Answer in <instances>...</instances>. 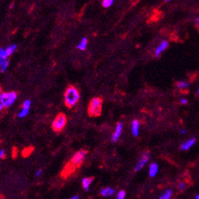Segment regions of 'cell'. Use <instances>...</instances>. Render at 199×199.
Here are the masks:
<instances>
[{
    "label": "cell",
    "instance_id": "7402d4cb",
    "mask_svg": "<svg viewBox=\"0 0 199 199\" xmlns=\"http://www.w3.org/2000/svg\"><path fill=\"white\" fill-rule=\"evenodd\" d=\"M176 86H178V88H180V89H183V88H187V86H189V84L186 83V82L180 81V82H178L176 83Z\"/></svg>",
    "mask_w": 199,
    "mask_h": 199
},
{
    "label": "cell",
    "instance_id": "d6a6232c",
    "mask_svg": "<svg viewBox=\"0 0 199 199\" xmlns=\"http://www.w3.org/2000/svg\"><path fill=\"white\" fill-rule=\"evenodd\" d=\"M1 95H2V88L0 86V97H1Z\"/></svg>",
    "mask_w": 199,
    "mask_h": 199
},
{
    "label": "cell",
    "instance_id": "f1b7e54d",
    "mask_svg": "<svg viewBox=\"0 0 199 199\" xmlns=\"http://www.w3.org/2000/svg\"><path fill=\"white\" fill-rule=\"evenodd\" d=\"M196 21V26L199 29V18H197L196 21Z\"/></svg>",
    "mask_w": 199,
    "mask_h": 199
},
{
    "label": "cell",
    "instance_id": "5bb4252c",
    "mask_svg": "<svg viewBox=\"0 0 199 199\" xmlns=\"http://www.w3.org/2000/svg\"><path fill=\"white\" fill-rule=\"evenodd\" d=\"M158 171H159V167H158V165L155 163H152V164H150L149 166V176L150 177H155V176L157 175Z\"/></svg>",
    "mask_w": 199,
    "mask_h": 199
},
{
    "label": "cell",
    "instance_id": "d4e9b609",
    "mask_svg": "<svg viewBox=\"0 0 199 199\" xmlns=\"http://www.w3.org/2000/svg\"><path fill=\"white\" fill-rule=\"evenodd\" d=\"M6 152H5V151H4V150H1V151H0V159H1V160H4V159H6Z\"/></svg>",
    "mask_w": 199,
    "mask_h": 199
},
{
    "label": "cell",
    "instance_id": "6da1fadb",
    "mask_svg": "<svg viewBox=\"0 0 199 199\" xmlns=\"http://www.w3.org/2000/svg\"><path fill=\"white\" fill-rule=\"evenodd\" d=\"M79 99V93L75 86H69L64 93V102L68 108H72L77 104Z\"/></svg>",
    "mask_w": 199,
    "mask_h": 199
},
{
    "label": "cell",
    "instance_id": "44dd1931",
    "mask_svg": "<svg viewBox=\"0 0 199 199\" xmlns=\"http://www.w3.org/2000/svg\"><path fill=\"white\" fill-rule=\"evenodd\" d=\"M33 148H32V147H30V148H26V149H25L23 150V152H22V155H23L24 157H27V156H29L32 152H33Z\"/></svg>",
    "mask_w": 199,
    "mask_h": 199
},
{
    "label": "cell",
    "instance_id": "7a4b0ae2",
    "mask_svg": "<svg viewBox=\"0 0 199 199\" xmlns=\"http://www.w3.org/2000/svg\"><path fill=\"white\" fill-rule=\"evenodd\" d=\"M102 99L100 98H94L90 102L88 106V114L90 117H99L102 110Z\"/></svg>",
    "mask_w": 199,
    "mask_h": 199
},
{
    "label": "cell",
    "instance_id": "52a82bcc",
    "mask_svg": "<svg viewBox=\"0 0 199 199\" xmlns=\"http://www.w3.org/2000/svg\"><path fill=\"white\" fill-rule=\"evenodd\" d=\"M149 157H150V155H149V152H144L141 155V157L140 158V160L137 163V166H136V168L135 170L138 171H140V169H142L145 166V164L148 163V161L149 160Z\"/></svg>",
    "mask_w": 199,
    "mask_h": 199
},
{
    "label": "cell",
    "instance_id": "ba28073f",
    "mask_svg": "<svg viewBox=\"0 0 199 199\" xmlns=\"http://www.w3.org/2000/svg\"><path fill=\"white\" fill-rule=\"evenodd\" d=\"M75 171H76V170L75 169L74 167L71 166L69 163H68V164L65 165V167H64V169L62 170L60 176H61V177H62L63 178H68L69 176H71L72 173H74Z\"/></svg>",
    "mask_w": 199,
    "mask_h": 199
},
{
    "label": "cell",
    "instance_id": "836d02e7",
    "mask_svg": "<svg viewBox=\"0 0 199 199\" xmlns=\"http://www.w3.org/2000/svg\"><path fill=\"white\" fill-rule=\"evenodd\" d=\"M181 133H182L184 134V133H186V131H185V130H182V131H181Z\"/></svg>",
    "mask_w": 199,
    "mask_h": 199
},
{
    "label": "cell",
    "instance_id": "ac0fdd59",
    "mask_svg": "<svg viewBox=\"0 0 199 199\" xmlns=\"http://www.w3.org/2000/svg\"><path fill=\"white\" fill-rule=\"evenodd\" d=\"M172 196V191L171 190H167L162 195H161L159 199H171Z\"/></svg>",
    "mask_w": 199,
    "mask_h": 199
},
{
    "label": "cell",
    "instance_id": "8d00e7d4",
    "mask_svg": "<svg viewBox=\"0 0 199 199\" xmlns=\"http://www.w3.org/2000/svg\"><path fill=\"white\" fill-rule=\"evenodd\" d=\"M168 1H170V0H166V2H168Z\"/></svg>",
    "mask_w": 199,
    "mask_h": 199
},
{
    "label": "cell",
    "instance_id": "ffe728a7",
    "mask_svg": "<svg viewBox=\"0 0 199 199\" xmlns=\"http://www.w3.org/2000/svg\"><path fill=\"white\" fill-rule=\"evenodd\" d=\"M16 48H17V45H10V46H9V47H7L6 48V54H7V56L9 57V56H10L15 51V49H16Z\"/></svg>",
    "mask_w": 199,
    "mask_h": 199
},
{
    "label": "cell",
    "instance_id": "d590c367",
    "mask_svg": "<svg viewBox=\"0 0 199 199\" xmlns=\"http://www.w3.org/2000/svg\"><path fill=\"white\" fill-rule=\"evenodd\" d=\"M198 96H199V90L198 91Z\"/></svg>",
    "mask_w": 199,
    "mask_h": 199
},
{
    "label": "cell",
    "instance_id": "4316f807",
    "mask_svg": "<svg viewBox=\"0 0 199 199\" xmlns=\"http://www.w3.org/2000/svg\"><path fill=\"white\" fill-rule=\"evenodd\" d=\"M41 173H42V170L41 169H39L37 172H36V176L37 177H38V176H40L41 175Z\"/></svg>",
    "mask_w": 199,
    "mask_h": 199
},
{
    "label": "cell",
    "instance_id": "f546056e",
    "mask_svg": "<svg viewBox=\"0 0 199 199\" xmlns=\"http://www.w3.org/2000/svg\"><path fill=\"white\" fill-rule=\"evenodd\" d=\"M70 199H79V196H73Z\"/></svg>",
    "mask_w": 199,
    "mask_h": 199
},
{
    "label": "cell",
    "instance_id": "7c38bea8",
    "mask_svg": "<svg viewBox=\"0 0 199 199\" xmlns=\"http://www.w3.org/2000/svg\"><path fill=\"white\" fill-rule=\"evenodd\" d=\"M195 143H196V139H195V138L190 139V140H187V141H185V142H183L182 144L181 145H180V149H181V150H183V151H185V150H188V149H190L192 146L194 145Z\"/></svg>",
    "mask_w": 199,
    "mask_h": 199
},
{
    "label": "cell",
    "instance_id": "4dcf8cb0",
    "mask_svg": "<svg viewBox=\"0 0 199 199\" xmlns=\"http://www.w3.org/2000/svg\"><path fill=\"white\" fill-rule=\"evenodd\" d=\"M0 199H5L4 196H3V194H1V193H0Z\"/></svg>",
    "mask_w": 199,
    "mask_h": 199
},
{
    "label": "cell",
    "instance_id": "277c9868",
    "mask_svg": "<svg viewBox=\"0 0 199 199\" xmlns=\"http://www.w3.org/2000/svg\"><path fill=\"white\" fill-rule=\"evenodd\" d=\"M67 124V117L64 113H59L57 115L52 124V129L54 132L59 133L64 129Z\"/></svg>",
    "mask_w": 199,
    "mask_h": 199
},
{
    "label": "cell",
    "instance_id": "9c48e42d",
    "mask_svg": "<svg viewBox=\"0 0 199 199\" xmlns=\"http://www.w3.org/2000/svg\"><path fill=\"white\" fill-rule=\"evenodd\" d=\"M30 105H31V102L30 100H26V101L24 102L23 106H22V110L20 111V113H18L19 117H24L26 116L28 113H29Z\"/></svg>",
    "mask_w": 199,
    "mask_h": 199
},
{
    "label": "cell",
    "instance_id": "1f68e13d",
    "mask_svg": "<svg viewBox=\"0 0 199 199\" xmlns=\"http://www.w3.org/2000/svg\"><path fill=\"white\" fill-rule=\"evenodd\" d=\"M3 105H2V104H1V103H0V111H1V110H2V109H3Z\"/></svg>",
    "mask_w": 199,
    "mask_h": 199
},
{
    "label": "cell",
    "instance_id": "4fadbf2b",
    "mask_svg": "<svg viewBox=\"0 0 199 199\" xmlns=\"http://www.w3.org/2000/svg\"><path fill=\"white\" fill-rule=\"evenodd\" d=\"M94 181V177H86L84 178L82 181V185H83V189L86 191L89 190L90 185L92 183V182Z\"/></svg>",
    "mask_w": 199,
    "mask_h": 199
},
{
    "label": "cell",
    "instance_id": "3957f363",
    "mask_svg": "<svg viewBox=\"0 0 199 199\" xmlns=\"http://www.w3.org/2000/svg\"><path fill=\"white\" fill-rule=\"evenodd\" d=\"M86 154H87V151L81 149V150H79V151H78V152L75 153L74 155L70 160V161H68V163L74 167L75 169H78L83 164V160H84V159L86 157Z\"/></svg>",
    "mask_w": 199,
    "mask_h": 199
},
{
    "label": "cell",
    "instance_id": "cb8c5ba5",
    "mask_svg": "<svg viewBox=\"0 0 199 199\" xmlns=\"http://www.w3.org/2000/svg\"><path fill=\"white\" fill-rule=\"evenodd\" d=\"M117 199H125V191H124V190H120L118 193H117Z\"/></svg>",
    "mask_w": 199,
    "mask_h": 199
},
{
    "label": "cell",
    "instance_id": "2e32d148",
    "mask_svg": "<svg viewBox=\"0 0 199 199\" xmlns=\"http://www.w3.org/2000/svg\"><path fill=\"white\" fill-rule=\"evenodd\" d=\"M113 193H114V190H113V188L111 187L103 188V189L100 191V194H101L102 196L104 197L111 196V195H113Z\"/></svg>",
    "mask_w": 199,
    "mask_h": 199
},
{
    "label": "cell",
    "instance_id": "83f0119b",
    "mask_svg": "<svg viewBox=\"0 0 199 199\" xmlns=\"http://www.w3.org/2000/svg\"><path fill=\"white\" fill-rule=\"evenodd\" d=\"M187 99H181V103H182V104H184V105H186V104H187Z\"/></svg>",
    "mask_w": 199,
    "mask_h": 199
},
{
    "label": "cell",
    "instance_id": "8fae6325",
    "mask_svg": "<svg viewBox=\"0 0 199 199\" xmlns=\"http://www.w3.org/2000/svg\"><path fill=\"white\" fill-rule=\"evenodd\" d=\"M168 47V42L166 41H164L160 43V45H159L157 47V48L155 49V56L156 57H159L160 56V54L164 52L167 48Z\"/></svg>",
    "mask_w": 199,
    "mask_h": 199
},
{
    "label": "cell",
    "instance_id": "484cf974",
    "mask_svg": "<svg viewBox=\"0 0 199 199\" xmlns=\"http://www.w3.org/2000/svg\"><path fill=\"white\" fill-rule=\"evenodd\" d=\"M17 155H18V149L17 148H14L13 151H12V156L15 159V158L17 157Z\"/></svg>",
    "mask_w": 199,
    "mask_h": 199
},
{
    "label": "cell",
    "instance_id": "e575fe53",
    "mask_svg": "<svg viewBox=\"0 0 199 199\" xmlns=\"http://www.w3.org/2000/svg\"><path fill=\"white\" fill-rule=\"evenodd\" d=\"M195 199H199V195H197L196 198H195Z\"/></svg>",
    "mask_w": 199,
    "mask_h": 199
},
{
    "label": "cell",
    "instance_id": "9a60e30c",
    "mask_svg": "<svg viewBox=\"0 0 199 199\" xmlns=\"http://www.w3.org/2000/svg\"><path fill=\"white\" fill-rule=\"evenodd\" d=\"M139 129H140V122L137 120H134L132 124V133L135 137L138 136L139 134Z\"/></svg>",
    "mask_w": 199,
    "mask_h": 199
},
{
    "label": "cell",
    "instance_id": "d6986e66",
    "mask_svg": "<svg viewBox=\"0 0 199 199\" xmlns=\"http://www.w3.org/2000/svg\"><path fill=\"white\" fill-rule=\"evenodd\" d=\"M86 45H87V40H86V38H85V37H83V39H82V41H81V42L78 45V48L79 49H80V50H85L86 48Z\"/></svg>",
    "mask_w": 199,
    "mask_h": 199
},
{
    "label": "cell",
    "instance_id": "5b68a950",
    "mask_svg": "<svg viewBox=\"0 0 199 199\" xmlns=\"http://www.w3.org/2000/svg\"><path fill=\"white\" fill-rule=\"evenodd\" d=\"M16 98H17V94L15 91L3 93L0 97V102L4 108H8L15 102Z\"/></svg>",
    "mask_w": 199,
    "mask_h": 199
},
{
    "label": "cell",
    "instance_id": "8992f818",
    "mask_svg": "<svg viewBox=\"0 0 199 199\" xmlns=\"http://www.w3.org/2000/svg\"><path fill=\"white\" fill-rule=\"evenodd\" d=\"M7 54H6V48H0V67H1V71L3 72L7 68L9 65V61L7 60Z\"/></svg>",
    "mask_w": 199,
    "mask_h": 199
},
{
    "label": "cell",
    "instance_id": "30bf717a",
    "mask_svg": "<svg viewBox=\"0 0 199 199\" xmlns=\"http://www.w3.org/2000/svg\"><path fill=\"white\" fill-rule=\"evenodd\" d=\"M122 129H123L122 123V122H118V123L117 124L116 129H115V131H114V133H113V137H112V140H113V142H114V141H117V140L119 139V137H120L121 134H122Z\"/></svg>",
    "mask_w": 199,
    "mask_h": 199
},
{
    "label": "cell",
    "instance_id": "603a6c76",
    "mask_svg": "<svg viewBox=\"0 0 199 199\" xmlns=\"http://www.w3.org/2000/svg\"><path fill=\"white\" fill-rule=\"evenodd\" d=\"M113 3V0H103L102 2V6H104L105 8H108L110 6H112V4Z\"/></svg>",
    "mask_w": 199,
    "mask_h": 199
},
{
    "label": "cell",
    "instance_id": "e0dca14e",
    "mask_svg": "<svg viewBox=\"0 0 199 199\" xmlns=\"http://www.w3.org/2000/svg\"><path fill=\"white\" fill-rule=\"evenodd\" d=\"M187 182L186 180H179L177 184V188L179 191H184L187 188Z\"/></svg>",
    "mask_w": 199,
    "mask_h": 199
}]
</instances>
